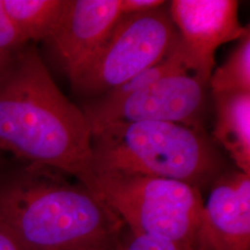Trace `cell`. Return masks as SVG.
Returning <instances> with one entry per match:
<instances>
[{
	"mask_svg": "<svg viewBox=\"0 0 250 250\" xmlns=\"http://www.w3.org/2000/svg\"><path fill=\"white\" fill-rule=\"evenodd\" d=\"M95 174L142 175L198 188L223 170L217 144L204 132L169 122H122L92 134Z\"/></svg>",
	"mask_w": 250,
	"mask_h": 250,
	"instance_id": "3957f363",
	"label": "cell"
},
{
	"mask_svg": "<svg viewBox=\"0 0 250 250\" xmlns=\"http://www.w3.org/2000/svg\"><path fill=\"white\" fill-rule=\"evenodd\" d=\"M168 8L122 15L107 40L71 85L99 98L159 64L179 43Z\"/></svg>",
	"mask_w": 250,
	"mask_h": 250,
	"instance_id": "5b68a950",
	"label": "cell"
},
{
	"mask_svg": "<svg viewBox=\"0 0 250 250\" xmlns=\"http://www.w3.org/2000/svg\"><path fill=\"white\" fill-rule=\"evenodd\" d=\"M191 250H202V249H198V248H193V249H191Z\"/></svg>",
	"mask_w": 250,
	"mask_h": 250,
	"instance_id": "ac0fdd59",
	"label": "cell"
},
{
	"mask_svg": "<svg viewBox=\"0 0 250 250\" xmlns=\"http://www.w3.org/2000/svg\"><path fill=\"white\" fill-rule=\"evenodd\" d=\"M208 85L190 71H179L117 99L99 96L81 110L92 134L122 122H169L203 129Z\"/></svg>",
	"mask_w": 250,
	"mask_h": 250,
	"instance_id": "8992f818",
	"label": "cell"
},
{
	"mask_svg": "<svg viewBox=\"0 0 250 250\" xmlns=\"http://www.w3.org/2000/svg\"><path fill=\"white\" fill-rule=\"evenodd\" d=\"M237 42L226 61L212 72L208 86L213 95L250 93V34Z\"/></svg>",
	"mask_w": 250,
	"mask_h": 250,
	"instance_id": "7c38bea8",
	"label": "cell"
},
{
	"mask_svg": "<svg viewBox=\"0 0 250 250\" xmlns=\"http://www.w3.org/2000/svg\"><path fill=\"white\" fill-rule=\"evenodd\" d=\"M0 250H24L1 225H0Z\"/></svg>",
	"mask_w": 250,
	"mask_h": 250,
	"instance_id": "2e32d148",
	"label": "cell"
},
{
	"mask_svg": "<svg viewBox=\"0 0 250 250\" xmlns=\"http://www.w3.org/2000/svg\"><path fill=\"white\" fill-rule=\"evenodd\" d=\"M121 17L120 0H67L57 27L45 42L71 83L101 48Z\"/></svg>",
	"mask_w": 250,
	"mask_h": 250,
	"instance_id": "ba28073f",
	"label": "cell"
},
{
	"mask_svg": "<svg viewBox=\"0 0 250 250\" xmlns=\"http://www.w3.org/2000/svg\"><path fill=\"white\" fill-rule=\"evenodd\" d=\"M112 250H187L176 243L148 234H133L125 229Z\"/></svg>",
	"mask_w": 250,
	"mask_h": 250,
	"instance_id": "5bb4252c",
	"label": "cell"
},
{
	"mask_svg": "<svg viewBox=\"0 0 250 250\" xmlns=\"http://www.w3.org/2000/svg\"><path fill=\"white\" fill-rule=\"evenodd\" d=\"M26 45L14 24L6 14L0 0V72L9 64L17 52Z\"/></svg>",
	"mask_w": 250,
	"mask_h": 250,
	"instance_id": "4fadbf2b",
	"label": "cell"
},
{
	"mask_svg": "<svg viewBox=\"0 0 250 250\" xmlns=\"http://www.w3.org/2000/svg\"><path fill=\"white\" fill-rule=\"evenodd\" d=\"M190 72L208 85L215 51L223 44L248 35L239 20L235 0H173L168 6Z\"/></svg>",
	"mask_w": 250,
	"mask_h": 250,
	"instance_id": "52a82bcc",
	"label": "cell"
},
{
	"mask_svg": "<svg viewBox=\"0 0 250 250\" xmlns=\"http://www.w3.org/2000/svg\"><path fill=\"white\" fill-rule=\"evenodd\" d=\"M0 151L62 171L96 195L88 122L30 43L0 72Z\"/></svg>",
	"mask_w": 250,
	"mask_h": 250,
	"instance_id": "6da1fadb",
	"label": "cell"
},
{
	"mask_svg": "<svg viewBox=\"0 0 250 250\" xmlns=\"http://www.w3.org/2000/svg\"><path fill=\"white\" fill-rule=\"evenodd\" d=\"M0 225L24 250L114 248L125 230L83 183L34 164L0 182Z\"/></svg>",
	"mask_w": 250,
	"mask_h": 250,
	"instance_id": "7a4b0ae2",
	"label": "cell"
},
{
	"mask_svg": "<svg viewBox=\"0 0 250 250\" xmlns=\"http://www.w3.org/2000/svg\"><path fill=\"white\" fill-rule=\"evenodd\" d=\"M95 193L129 232L195 248L204 201L198 188L162 177L95 174Z\"/></svg>",
	"mask_w": 250,
	"mask_h": 250,
	"instance_id": "277c9868",
	"label": "cell"
},
{
	"mask_svg": "<svg viewBox=\"0 0 250 250\" xmlns=\"http://www.w3.org/2000/svg\"><path fill=\"white\" fill-rule=\"evenodd\" d=\"M120 1L122 15L144 13V12L160 8L166 4V1L162 0H120Z\"/></svg>",
	"mask_w": 250,
	"mask_h": 250,
	"instance_id": "9a60e30c",
	"label": "cell"
},
{
	"mask_svg": "<svg viewBox=\"0 0 250 250\" xmlns=\"http://www.w3.org/2000/svg\"><path fill=\"white\" fill-rule=\"evenodd\" d=\"M9 20L26 44L46 41L61 20L67 0H1Z\"/></svg>",
	"mask_w": 250,
	"mask_h": 250,
	"instance_id": "8fae6325",
	"label": "cell"
},
{
	"mask_svg": "<svg viewBox=\"0 0 250 250\" xmlns=\"http://www.w3.org/2000/svg\"><path fill=\"white\" fill-rule=\"evenodd\" d=\"M195 248L250 250V175L234 170L213 181Z\"/></svg>",
	"mask_w": 250,
	"mask_h": 250,
	"instance_id": "9c48e42d",
	"label": "cell"
},
{
	"mask_svg": "<svg viewBox=\"0 0 250 250\" xmlns=\"http://www.w3.org/2000/svg\"><path fill=\"white\" fill-rule=\"evenodd\" d=\"M213 142L220 145L237 170L250 175V93L214 94Z\"/></svg>",
	"mask_w": 250,
	"mask_h": 250,
	"instance_id": "30bf717a",
	"label": "cell"
},
{
	"mask_svg": "<svg viewBox=\"0 0 250 250\" xmlns=\"http://www.w3.org/2000/svg\"><path fill=\"white\" fill-rule=\"evenodd\" d=\"M74 250H112V248H83V249H74Z\"/></svg>",
	"mask_w": 250,
	"mask_h": 250,
	"instance_id": "e0dca14e",
	"label": "cell"
}]
</instances>
